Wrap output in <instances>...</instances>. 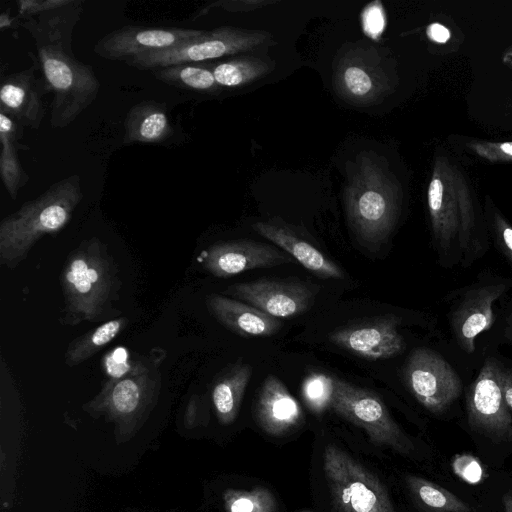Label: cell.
Wrapping results in <instances>:
<instances>
[{"label": "cell", "mask_w": 512, "mask_h": 512, "mask_svg": "<svg viewBox=\"0 0 512 512\" xmlns=\"http://www.w3.org/2000/svg\"><path fill=\"white\" fill-rule=\"evenodd\" d=\"M274 0H221L209 3L196 13L194 19L206 15L214 9H222L228 12H248L268 5L275 4Z\"/></svg>", "instance_id": "obj_33"}, {"label": "cell", "mask_w": 512, "mask_h": 512, "mask_svg": "<svg viewBox=\"0 0 512 512\" xmlns=\"http://www.w3.org/2000/svg\"><path fill=\"white\" fill-rule=\"evenodd\" d=\"M251 375L252 369L248 364L238 363L214 383L212 402L221 424L228 425L236 419Z\"/></svg>", "instance_id": "obj_24"}, {"label": "cell", "mask_w": 512, "mask_h": 512, "mask_svg": "<svg viewBox=\"0 0 512 512\" xmlns=\"http://www.w3.org/2000/svg\"><path fill=\"white\" fill-rule=\"evenodd\" d=\"M204 32L187 28L125 25L100 38L93 51L101 58L126 62L147 52L172 48Z\"/></svg>", "instance_id": "obj_14"}, {"label": "cell", "mask_w": 512, "mask_h": 512, "mask_svg": "<svg viewBox=\"0 0 512 512\" xmlns=\"http://www.w3.org/2000/svg\"><path fill=\"white\" fill-rule=\"evenodd\" d=\"M148 363L142 360L133 361L122 347L109 352L103 359V367L109 379H119L134 374Z\"/></svg>", "instance_id": "obj_31"}, {"label": "cell", "mask_w": 512, "mask_h": 512, "mask_svg": "<svg viewBox=\"0 0 512 512\" xmlns=\"http://www.w3.org/2000/svg\"><path fill=\"white\" fill-rule=\"evenodd\" d=\"M503 367L499 360L487 358L466 394L470 429L497 443L512 441V413L503 392Z\"/></svg>", "instance_id": "obj_11"}, {"label": "cell", "mask_w": 512, "mask_h": 512, "mask_svg": "<svg viewBox=\"0 0 512 512\" xmlns=\"http://www.w3.org/2000/svg\"><path fill=\"white\" fill-rule=\"evenodd\" d=\"M225 292L278 319L302 314L315 297L309 283L267 279L237 283Z\"/></svg>", "instance_id": "obj_15"}, {"label": "cell", "mask_w": 512, "mask_h": 512, "mask_svg": "<svg viewBox=\"0 0 512 512\" xmlns=\"http://www.w3.org/2000/svg\"><path fill=\"white\" fill-rule=\"evenodd\" d=\"M73 0H20L18 18L28 19L71 4Z\"/></svg>", "instance_id": "obj_35"}, {"label": "cell", "mask_w": 512, "mask_h": 512, "mask_svg": "<svg viewBox=\"0 0 512 512\" xmlns=\"http://www.w3.org/2000/svg\"><path fill=\"white\" fill-rule=\"evenodd\" d=\"M270 38L266 31L223 26L210 31L205 30L199 37L172 48L144 53L125 63L148 71L177 64L207 63L214 59L251 51Z\"/></svg>", "instance_id": "obj_8"}, {"label": "cell", "mask_w": 512, "mask_h": 512, "mask_svg": "<svg viewBox=\"0 0 512 512\" xmlns=\"http://www.w3.org/2000/svg\"><path fill=\"white\" fill-rule=\"evenodd\" d=\"M173 134L165 103L145 100L133 105L124 120L123 144H161Z\"/></svg>", "instance_id": "obj_22"}, {"label": "cell", "mask_w": 512, "mask_h": 512, "mask_svg": "<svg viewBox=\"0 0 512 512\" xmlns=\"http://www.w3.org/2000/svg\"><path fill=\"white\" fill-rule=\"evenodd\" d=\"M127 324L126 317L110 319L73 339L64 354L66 365L74 367L91 358L120 334Z\"/></svg>", "instance_id": "obj_27"}, {"label": "cell", "mask_w": 512, "mask_h": 512, "mask_svg": "<svg viewBox=\"0 0 512 512\" xmlns=\"http://www.w3.org/2000/svg\"><path fill=\"white\" fill-rule=\"evenodd\" d=\"M481 158L491 162H512V142L479 141L470 144Z\"/></svg>", "instance_id": "obj_34"}, {"label": "cell", "mask_w": 512, "mask_h": 512, "mask_svg": "<svg viewBox=\"0 0 512 512\" xmlns=\"http://www.w3.org/2000/svg\"><path fill=\"white\" fill-rule=\"evenodd\" d=\"M160 390L161 374L148 363L134 374L108 379L83 409L94 418L104 417L112 423L117 440L122 442L142 427L157 404Z\"/></svg>", "instance_id": "obj_6"}, {"label": "cell", "mask_w": 512, "mask_h": 512, "mask_svg": "<svg viewBox=\"0 0 512 512\" xmlns=\"http://www.w3.org/2000/svg\"><path fill=\"white\" fill-rule=\"evenodd\" d=\"M221 88H240L269 74L274 62L255 56H236L220 62L205 63Z\"/></svg>", "instance_id": "obj_25"}, {"label": "cell", "mask_w": 512, "mask_h": 512, "mask_svg": "<svg viewBox=\"0 0 512 512\" xmlns=\"http://www.w3.org/2000/svg\"><path fill=\"white\" fill-rule=\"evenodd\" d=\"M83 1L24 20L22 26L32 36L48 92H52L50 123L65 128L73 123L97 98L100 82L90 64L79 61L73 52V32L81 18Z\"/></svg>", "instance_id": "obj_1"}, {"label": "cell", "mask_w": 512, "mask_h": 512, "mask_svg": "<svg viewBox=\"0 0 512 512\" xmlns=\"http://www.w3.org/2000/svg\"><path fill=\"white\" fill-rule=\"evenodd\" d=\"M211 315L230 331L249 337H263L275 334L281 321L258 308L218 294L206 298Z\"/></svg>", "instance_id": "obj_20"}, {"label": "cell", "mask_w": 512, "mask_h": 512, "mask_svg": "<svg viewBox=\"0 0 512 512\" xmlns=\"http://www.w3.org/2000/svg\"><path fill=\"white\" fill-rule=\"evenodd\" d=\"M349 224L366 246L383 243L393 231L400 213L399 183L384 160L372 153L356 159L344 190Z\"/></svg>", "instance_id": "obj_3"}, {"label": "cell", "mask_w": 512, "mask_h": 512, "mask_svg": "<svg viewBox=\"0 0 512 512\" xmlns=\"http://www.w3.org/2000/svg\"><path fill=\"white\" fill-rule=\"evenodd\" d=\"M426 35L431 41L438 44H444L450 39L451 32L444 25L435 22L427 26Z\"/></svg>", "instance_id": "obj_37"}, {"label": "cell", "mask_w": 512, "mask_h": 512, "mask_svg": "<svg viewBox=\"0 0 512 512\" xmlns=\"http://www.w3.org/2000/svg\"><path fill=\"white\" fill-rule=\"evenodd\" d=\"M60 283L65 325L103 320L120 288L116 264L107 246L97 237L82 241L71 251Z\"/></svg>", "instance_id": "obj_4"}, {"label": "cell", "mask_w": 512, "mask_h": 512, "mask_svg": "<svg viewBox=\"0 0 512 512\" xmlns=\"http://www.w3.org/2000/svg\"><path fill=\"white\" fill-rule=\"evenodd\" d=\"M504 512H512V490L506 492L502 497Z\"/></svg>", "instance_id": "obj_40"}, {"label": "cell", "mask_w": 512, "mask_h": 512, "mask_svg": "<svg viewBox=\"0 0 512 512\" xmlns=\"http://www.w3.org/2000/svg\"><path fill=\"white\" fill-rule=\"evenodd\" d=\"M293 258L267 243L235 240L215 243L203 256V267L215 277L228 278L244 271L290 263Z\"/></svg>", "instance_id": "obj_16"}, {"label": "cell", "mask_w": 512, "mask_h": 512, "mask_svg": "<svg viewBox=\"0 0 512 512\" xmlns=\"http://www.w3.org/2000/svg\"><path fill=\"white\" fill-rule=\"evenodd\" d=\"M502 60L503 62L512 67V47H510L504 54H503V57H502Z\"/></svg>", "instance_id": "obj_42"}, {"label": "cell", "mask_w": 512, "mask_h": 512, "mask_svg": "<svg viewBox=\"0 0 512 512\" xmlns=\"http://www.w3.org/2000/svg\"><path fill=\"white\" fill-rule=\"evenodd\" d=\"M23 129L22 125L0 111V177L12 200L17 199L19 190L29 181L18 156Z\"/></svg>", "instance_id": "obj_23"}, {"label": "cell", "mask_w": 512, "mask_h": 512, "mask_svg": "<svg viewBox=\"0 0 512 512\" xmlns=\"http://www.w3.org/2000/svg\"><path fill=\"white\" fill-rule=\"evenodd\" d=\"M37 66L14 72L2 78L0 111L23 127L39 129L45 115L42 101L48 93L44 81L36 78Z\"/></svg>", "instance_id": "obj_18"}, {"label": "cell", "mask_w": 512, "mask_h": 512, "mask_svg": "<svg viewBox=\"0 0 512 512\" xmlns=\"http://www.w3.org/2000/svg\"><path fill=\"white\" fill-rule=\"evenodd\" d=\"M323 469L336 512H396L381 481L334 444L325 447Z\"/></svg>", "instance_id": "obj_7"}, {"label": "cell", "mask_w": 512, "mask_h": 512, "mask_svg": "<svg viewBox=\"0 0 512 512\" xmlns=\"http://www.w3.org/2000/svg\"><path fill=\"white\" fill-rule=\"evenodd\" d=\"M226 512H276L277 501L266 487L250 490L227 489L223 493Z\"/></svg>", "instance_id": "obj_29"}, {"label": "cell", "mask_w": 512, "mask_h": 512, "mask_svg": "<svg viewBox=\"0 0 512 512\" xmlns=\"http://www.w3.org/2000/svg\"><path fill=\"white\" fill-rule=\"evenodd\" d=\"M386 22V13L380 1L371 2L362 10V29L371 39L378 40L381 37Z\"/></svg>", "instance_id": "obj_32"}, {"label": "cell", "mask_w": 512, "mask_h": 512, "mask_svg": "<svg viewBox=\"0 0 512 512\" xmlns=\"http://www.w3.org/2000/svg\"><path fill=\"white\" fill-rule=\"evenodd\" d=\"M406 483L414 498L431 512H471L472 508L455 494L418 476H408Z\"/></svg>", "instance_id": "obj_28"}, {"label": "cell", "mask_w": 512, "mask_h": 512, "mask_svg": "<svg viewBox=\"0 0 512 512\" xmlns=\"http://www.w3.org/2000/svg\"><path fill=\"white\" fill-rule=\"evenodd\" d=\"M331 409L354 425L362 428L377 446H386L400 454H409L414 445L389 413L383 401L374 393L334 378Z\"/></svg>", "instance_id": "obj_9"}, {"label": "cell", "mask_w": 512, "mask_h": 512, "mask_svg": "<svg viewBox=\"0 0 512 512\" xmlns=\"http://www.w3.org/2000/svg\"><path fill=\"white\" fill-rule=\"evenodd\" d=\"M150 72L156 79L176 88L205 94H217L221 90L212 70L205 63L177 64Z\"/></svg>", "instance_id": "obj_26"}, {"label": "cell", "mask_w": 512, "mask_h": 512, "mask_svg": "<svg viewBox=\"0 0 512 512\" xmlns=\"http://www.w3.org/2000/svg\"><path fill=\"white\" fill-rule=\"evenodd\" d=\"M334 390V378L323 373H311L302 384V396L314 413L330 408Z\"/></svg>", "instance_id": "obj_30"}, {"label": "cell", "mask_w": 512, "mask_h": 512, "mask_svg": "<svg viewBox=\"0 0 512 512\" xmlns=\"http://www.w3.org/2000/svg\"><path fill=\"white\" fill-rule=\"evenodd\" d=\"M14 21H15V18L11 17L7 13H2L0 15V27L2 29L12 27L14 24Z\"/></svg>", "instance_id": "obj_41"}, {"label": "cell", "mask_w": 512, "mask_h": 512, "mask_svg": "<svg viewBox=\"0 0 512 512\" xmlns=\"http://www.w3.org/2000/svg\"><path fill=\"white\" fill-rule=\"evenodd\" d=\"M502 386L505 400L512 413V368L503 367Z\"/></svg>", "instance_id": "obj_38"}, {"label": "cell", "mask_w": 512, "mask_h": 512, "mask_svg": "<svg viewBox=\"0 0 512 512\" xmlns=\"http://www.w3.org/2000/svg\"><path fill=\"white\" fill-rule=\"evenodd\" d=\"M399 320L389 316L349 327L330 334L335 345L368 360L392 358L405 349L398 330Z\"/></svg>", "instance_id": "obj_17"}, {"label": "cell", "mask_w": 512, "mask_h": 512, "mask_svg": "<svg viewBox=\"0 0 512 512\" xmlns=\"http://www.w3.org/2000/svg\"><path fill=\"white\" fill-rule=\"evenodd\" d=\"M427 204L440 263L468 268L488 249L469 191L461 175L437 160L427 190Z\"/></svg>", "instance_id": "obj_2"}, {"label": "cell", "mask_w": 512, "mask_h": 512, "mask_svg": "<svg viewBox=\"0 0 512 512\" xmlns=\"http://www.w3.org/2000/svg\"><path fill=\"white\" fill-rule=\"evenodd\" d=\"M493 228L498 248L512 267V227L499 215H494Z\"/></svg>", "instance_id": "obj_36"}, {"label": "cell", "mask_w": 512, "mask_h": 512, "mask_svg": "<svg viewBox=\"0 0 512 512\" xmlns=\"http://www.w3.org/2000/svg\"><path fill=\"white\" fill-rule=\"evenodd\" d=\"M82 199L81 177L73 174L4 217L0 223V264L16 268L43 236L68 224Z\"/></svg>", "instance_id": "obj_5"}, {"label": "cell", "mask_w": 512, "mask_h": 512, "mask_svg": "<svg viewBox=\"0 0 512 512\" xmlns=\"http://www.w3.org/2000/svg\"><path fill=\"white\" fill-rule=\"evenodd\" d=\"M405 378L417 401L434 414L445 412L462 392L461 380L451 365L440 354L425 347L410 354Z\"/></svg>", "instance_id": "obj_12"}, {"label": "cell", "mask_w": 512, "mask_h": 512, "mask_svg": "<svg viewBox=\"0 0 512 512\" xmlns=\"http://www.w3.org/2000/svg\"><path fill=\"white\" fill-rule=\"evenodd\" d=\"M503 335L506 341L512 342V311L506 318Z\"/></svg>", "instance_id": "obj_39"}, {"label": "cell", "mask_w": 512, "mask_h": 512, "mask_svg": "<svg viewBox=\"0 0 512 512\" xmlns=\"http://www.w3.org/2000/svg\"><path fill=\"white\" fill-rule=\"evenodd\" d=\"M334 87L347 103L368 106L392 91L394 77L375 47L349 45L336 62Z\"/></svg>", "instance_id": "obj_10"}, {"label": "cell", "mask_w": 512, "mask_h": 512, "mask_svg": "<svg viewBox=\"0 0 512 512\" xmlns=\"http://www.w3.org/2000/svg\"><path fill=\"white\" fill-rule=\"evenodd\" d=\"M512 287V279L497 278L468 288L453 308L450 323L457 344L466 353L475 350L476 337L495 320L494 303Z\"/></svg>", "instance_id": "obj_13"}, {"label": "cell", "mask_w": 512, "mask_h": 512, "mask_svg": "<svg viewBox=\"0 0 512 512\" xmlns=\"http://www.w3.org/2000/svg\"><path fill=\"white\" fill-rule=\"evenodd\" d=\"M253 229L319 277L343 278V271L337 264L288 227L274 222H257Z\"/></svg>", "instance_id": "obj_21"}, {"label": "cell", "mask_w": 512, "mask_h": 512, "mask_svg": "<svg viewBox=\"0 0 512 512\" xmlns=\"http://www.w3.org/2000/svg\"><path fill=\"white\" fill-rule=\"evenodd\" d=\"M256 418L262 430L271 436H282L303 421L298 401L275 376L264 380L256 402Z\"/></svg>", "instance_id": "obj_19"}]
</instances>
